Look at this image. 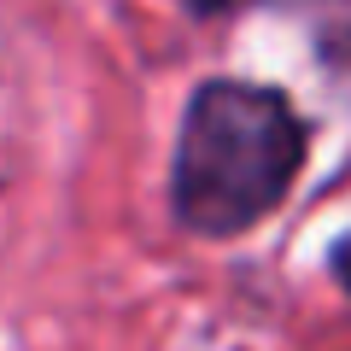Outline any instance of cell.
I'll return each instance as SVG.
<instances>
[{
	"label": "cell",
	"mask_w": 351,
	"mask_h": 351,
	"mask_svg": "<svg viewBox=\"0 0 351 351\" xmlns=\"http://www.w3.org/2000/svg\"><path fill=\"white\" fill-rule=\"evenodd\" d=\"M334 276H339V281L351 287V234L339 240V252H334Z\"/></svg>",
	"instance_id": "7a4b0ae2"
},
{
	"label": "cell",
	"mask_w": 351,
	"mask_h": 351,
	"mask_svg": "<svg viewBox=\"0 0 351 351\" xmlns=\"http://www.w3.org/2000/svg\"><path fill=\"white\" fill-rule=\"evenodd\" d=\"M199 12H223V6H234V0H193Z\"/></svg>",
	"instance_id": "3957f363"
},
{
	"label": "cell",
	"mask_w": 351,
	"mask_h": 351,
	"mask_svg": "<svg viewBox=\"0 0 351 351\" xmlns=\"http://www.w3.org/2000/svg\"><path fill=\"white\" fill-rule=\"evenodd\" d=\"M304 164V123L287 94L258 82H205L182 117L176 217L193 234H246L287 199Z\"/></svg>",
	"instance_id": "6da1fadb"
}]
</instances>
